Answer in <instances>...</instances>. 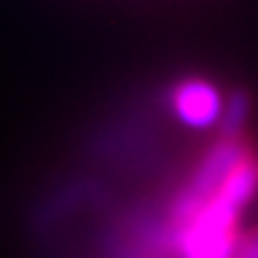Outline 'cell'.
Instances as JSON below:
<instances>
[{
    "mask_svg": "<svg viewBox=\"0 0 258 258\" xmlns=\"http://www.w3.org/2000/svg\"><path fill=\"white\" fill-rule=\"evenodd\" d=\"M255 192H258V151L255 146H250L242 154V159L231 168L225 181L220 184L217 195H223L228 204L239 206L244 212L250 206V201L255 198Z\"/></svg>",
    "mask_w": 258,
    "mask_h": 258,
    "instance_id": "3",
    "label": "cell"
},
{
    "mask_svg": "<svg viewBox=\"0 0 258 258\" xmlns=\"http://www.w3.org/2000/svg\"><path fill=\"white\" fill-rule=\"evenodd\" d=\"M170 110L173 115L189 129H212L217 126L223 113V96L217 85L206 77H181L170 85Z\"/></svg>",
    "mask_w": 258,
    "mask_h": 258,
    "instance_id": "2",
    "label": "cell"
},
{
    "mask_svg": "<svg viewBox=\"0 0 258 258\" xmlns=\"http://www.w3.org/2000/svg\"><path fill=\"white\" fill-rule=\"evenodd\" d=\"M242 209L214 192L181 225L170 228L173 258H231L239 242Z\"/></svg>",
    "mask_w": 258,
    "mask_h": 258,
    "instance_id": "1",
    "label": "cell"
},
{
    "mask_svg": "<svg viewBox=\"0 0 258 258\" xmlns=\"http://www.w3.org/2000/svg\"><path fill=\"white\" fill-rule=\"evenodd\" d=\"M231 258H258V225L244 233H239L236 250H233Z\"/></svg>",
    "mask_w": 258,
    "mask_h": 258,
    "instance_id": "5",
    "label": "cell"
},
{
    "mask_svg": "<svg viewBox=\"0 0 258 258\" xmlns=\"http://www.w3.org/2000/svg\"><path fill=\"white\" fill-rule=\"evenodd\" d=\"M250 110H253L250 94L244 88H236L223 102V113H220V121H217V135L220 138H239V135H244V126L250 121Z\"/></svg>",
    "mask_w": 258,
    "mask_h": 258,
    "instance_id": "4",
    "label": "cell"
}]
</instances>
